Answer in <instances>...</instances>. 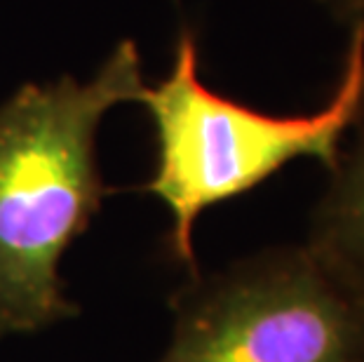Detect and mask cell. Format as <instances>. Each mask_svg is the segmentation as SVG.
<instances>
[{
	"label": "cell",
	"mask_w": 364,
	"mask_h": 362,
	"mask_svg": "<svg viewBox=\"0 0 364 362\" xmlns=\"http://www.w3.org/2000/svg\"><path fill=\"white\" fill-rule=\"evenodd\" d=\"M141 87L136 43L122 41L90 82L24 85L0 106V336L73 313L59 264L106 196L97 127Z\"/></svg>",
	"instance_id": "6da1fadb"
},
{
	"label": "cell",
	"mask_w": 364,
	"mask_h": 362,
	"mask_svg": "<svg viewBox=\"0 0 364 362\" xmlns=\"http://www.w3.org/2000/svg\"><path fill=\"white\" fill-rule=\"evenodd\" d=\"M156 132V174L146 191L172 212L169 250L196 271L193 228L209 207L245 196L294 160L331 167L364 104V19L350 21L341 78L313 113L273 115L223 97L200 78L196 31L183 26L174 64L139 99Z\"/></svg>",
	"instance_id": "7a4b0ae2"
},
{
	"label": "cell",
	"mask_w": 364,
	"mask_h": 362,
	"mask_svg": "<svg viewBox=\"0 0 364 362\" xmlns=\"http://www.w3.org/2000/svg\"><path fill=\"white\" fill-rule=\"evenodd\" d=\"M193 278L160 362H364V299L308 245Z\"/></svg>",
	"instance_id": "3957f363"
},
{
	"label": "cell",
	"mask_w": 364,
	"mask_h": 362,
	"mask_svg": "<svg viewBox=\"0 0 364 362\" xmlns=\"http://www.w3.org/2000/svg\"><path fill=\"white\" fill-rule=\"evenodd\" d=\"M327 172L306 245L364 299V104Z\"/></svg>",
	"instance_id": "277c9868"
},
{
	"label": "cell",
	"mask_w": 364,
	"mask_h": 362,
	"mask_svg": "<svg viewBox=\"0 0 364 362\" xmlns=\"http://www.w3.org/2000/svg\"><path fill=\"white\" fill-rule=\"evenodd\" d=\"M322 5L338 21H348L350 24V21L364 19V0H322Z\"/></svg>",
	"instance_id": "5b68a950"
}]
</instances>
